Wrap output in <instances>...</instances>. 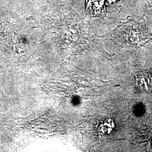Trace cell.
Listing matches in <instances>:
<instances>
[{"label":"cell","instance_id":"1","mask_svg":"<svg viewBox=\"0 0 152 152\" xmlns=\"http://www.w3.org/2000/svg\"><path fill=\"white\" fill-rule=\"evenodd\" d=\"M105 0H86V11L92 18L104 19L107 15Z\"/></svg>","mask_w":152,"mask_h":152},{"label":"cell","instance_id":"2","mask_svg":"<svg viewBox=\"0 0 152 152\" xmlns=\"http://www.w3.org/2000/svg\"><path fill=\"white\" fill-rule=\"evenodd\" d=\"M114 124L113 121L110 119L105 120L102 124L100 125L99 131L102 134H109L114 130Z\"/></svg>","mask_w":152,"mask_h":152},{"label":"cell","instance_id":"3","mask_svg":"<svg viewBox=\"0 0 152 152\" xmlns=\"http://www.w3.org/2000/svg\"><path fill=\"white\" fill-rule=\"evenodd\" d=\"M139 83L142 88L149 90L152 88V79L149 76L146 75L141 76L139 78Z\"/></svg>","mask_w":152,"mask_h":152},{"label":"cell","instance_id":"4","mask_svg":"<svg viewBox=\"0 0 152 152\" xmlns=\"http://www.w3.org/2000/svg\"><path fill=\"white\" fill-rule=\"evenodd\" d=\"M147 1V5L145 15L147 19L152 21V0H145Z\"/></svg>","mask_w":152,"mask_h":152},{"label":"cell","instance_id":"5","mask_svg":"<svg viewBox=\"0 0 152 152\" xmlns=\"http://www.w3.org/2000/svg\"><path fill=\"white\" fill-rule=\"evenodd\" d=\"M105 2H107L109 3L110 4H113V3H115L118 1H119L120 0H105Z\"/></svg>","mask_w":152,"mask_h":152}]
</instances>
